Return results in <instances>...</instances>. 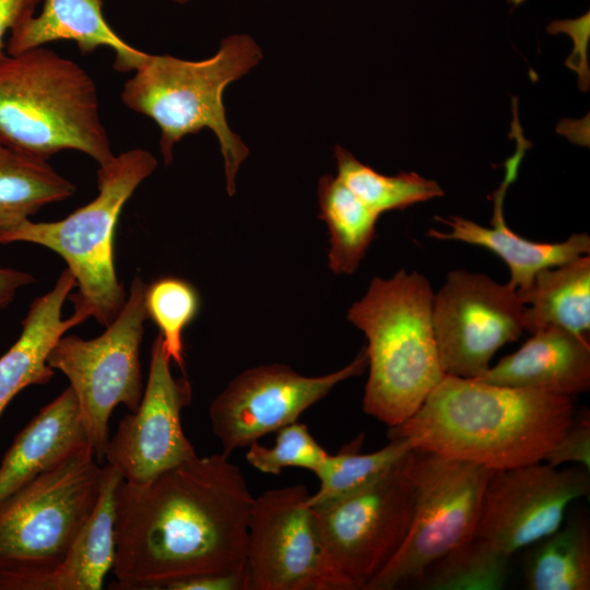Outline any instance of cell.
<instances>
[{
  "label": "cell",
  "instance_id": "1",
  "mask_svg": "<svg viewBox=\"0 0 590 590\" xmlns=\"http://www.w3.org/2000/svg\"><path fill=\"white\" fill-rule=\"evenodd\" d=\"M255 497L224 453L198 455L116 492L115 589L157 590L204 574L247 571Z\"/></svg>",
  "mask_w": 590,
  "mask_h": 590
},
{
  "label": "cell",
  "instance_id": "2",
  "mask_svg": "<svg viewBox=\"0 0 590 590\" xmlns=\"http://www.w3.org/2000/svg\"><path fill=\"white\" fill-rule=\"evenodd\" d=\"M573 417L571 397L445 375L388 436L495 471L543 461Z\"/></svg>",
  "mask_w": 590,
  "mask_h": 590
},
{
  "label": "cell",
  "instance_id": "3",
  "mask_svg": "<svg viewBox=\"0 0 590 590\" xmlns=\"http://www.w3.org/2000/svg\"><path fill=\"white\" fill-rule=\"evenodd\" d=\"M428 279L399 270L375 276L347 320L367 338L368 379L363 409L389 427L412 417L444 378L433 328Z\"/></svg>",
  "mask_w": 590,
  "mask_h": 590
},
{
  "label": "cell",
  "instance_id": "4",
  "mask_svg": "<svg viewBox=\"0 0 590 590\" xmlns=\"http://www.w3.org/2000/svg\"><path fill=\"white\" fill-rule=\"evenodd\" d=\"M261 59L260 46L247 34L223 38L212 57L197 61L148 54L125 82L120 98L126 107L157 125L165 165L172 163L174 146L181 139L210 129L223 156L226 191L233 197L249 149L229 128L223 95Z\"/></svg>",
  "mask_w": 590,
  "mask_h": 590
},
{
  "label": "cell",
  "instance_id": "5",
  "mask_svg": "<svg viewBox=\"0 0 590 590\" xmlns=\"http://www.w3.org/2000/svg\"><path fill=\"white\" fill-rule=\"evenodd\" d=\"M0 142L45 160L63 150L98 165L115 156L93 78L44 46L0 56Z\"/></svg>",
  "mask_w": 590,
  "mask_h": 590
},
{
  "label": "cell",
  "instance_id": "6",
  "mask_svg": "<svg viewBox=\"0 0 590 590\" xmlns=\"http://www.w3.org/2000/svg\"><path fill=\"white\" fill-rule=\"evenodd\" d=\"M157 167L155 156L131 149L99 165L97 196L62 220L30 219L0 233V244L32 243L52 250L75 279L69 295L74 311L108 326L121 310L127 293L114 263V234L123 205Z\"/></svg>",
  "mask_w": 590,
  "mask_h": 590
},
{
  "label": "cell",
  "instance_id": "7",
  "mask_svg": "<svg viewBox=\"0 0 590 590\" xmlns=\"http://www.w3.org/2000/svg\"><path fill=\"white\" fill-rule=\"evenodd\" d=\"M102 467L86 447L0 503V590H46L96 504Z\"/></svg>",
  "mask_w": 590,
  "mask_h": 590
},
{
  "label": "cell",
  "instance_id": "8",
  "mask_svg": "<svg viewBox=\"0 0 590 590\" xmlns=\"http://www.w3.org/2000/svg\"><path fill=\"white\" fill-rule=\"evenodd\" d=\"M145 288L137 274L121 310L101 335L86 340L63 334L47 356L48 365L69 380L98 463L105 460L115 408L123 404L133 412L142 399L140 346L149 319Z\"/></svg>",
  "mask_w": 590,
  "mask_h": 590
},
{
  "label": "cell",
  "instance_id": "9",
  "mask_svg": "<svg viewBox=\"0 0 590 590\" xmlns=\"http://www.w3.org/2000/svg\"><path fill=\"white\" fill-rule=\"evenodd\" d=\"M409 465L415 494L409 532L365 590H391L416 581L476 532L484 489L494 470L416 448Z\"/></svg>",
  "mask_w": 590,
  "mask_h": 590
},
{
  "label": "cell",
  "instance_id": "10",
  "mask_svg": "<svg viewBox=\"0 0 590 590\" xmlns=\"http://www.w3.org/2000/svg\"><path fill=\"white\" fill-rule=\"evenodd\" d=\"M411 451L370 484L311 507L324 551L347 590H365L409 532L415 500Z\"/></svg>",
  "mask_w": 590,
  "mask_h": 590
},
{
  "label": "cell",
  "instance_id": "11",
  "mask_svg": "<svg viewBox=\"0 0 590 590\" xmlns=\"http://www.w3.org/2000/svg\"><path fill=\"white\" fill-rule=\"evenodd\" d=\"M309 496L297 484L255 497L247 538L251 590H347L324 551Z\"/></svg>",
  "mask_w": 590,
  "mask_h": 590
},
{
  "label": "cell",
  "instance_id": "12",
  "mask_svg": "<svg viewBox=\"0 0 590 590\" xmlns=\"http://www.w3.org/2000/svg\"><path fill=\"white\" fill-rule=\"evenodd\" d=\"M524 304L508 283L453 270L434 294L433 328L445 375L474 379L523 332Z\"/></svg>",
  "mask_w": 590,
  "mask_h": 590
},
{
  "label": "cell",
  "instance_id": "13",
  "mask_svg": "<svg viewBox=\"0 0 590 590\" xmlns=\"http://www.w3.org/2000/svg\"><path fill=\"white\" fill-rule=\"evenodd\" d=\"M367 368L365 346L355 358L333 373L304 376L284 364L260 365L237 375L209 408L212 432L222 453L229 456L264 435L297 422L302 413L340 382Z\"/></svg>",
  "mask_w": 590,
  "mask_h": 590
},
{
  "label": "cell",
  "instance_id": "14",
  "mask_svg": "<svg viewBox=\"0 0 590 590\" xmlns=\"http://www.w3.org/2000/svg\"><path fill=\"white\" fill-rule=\"evenodd\" d=\"M589 470L544 461L492 472L475 534L511 556L562 527L568 506L589 496Z\"/></svg>",
  "mask_w": 590,
  "mask_h": 590
},
{
  "label": "cell",
  "instance_id": "15",
  "mask_svg": "<svg viewBox=\"0 0 590 590\" xmlns=\"http://www.w3.org/2000/svg\"><path fill=\"white\" fill-rule=\"evenodd\" d=\"M170 362L158 334L152 344L141 402L120 420L109 437L105 460L128 483H146L197 456L181 425V412L191 402L192 388L185 376H173Z\"/></svg>",
  "mask_w": 590,
  "mask_h": 590
},
{
  "label": "cell",
  "instance_id": "16",
  "mask_svg": "<svg viewBox=\"0 0 590 590\" xmlns=\"http://www.w3.org/2000/svg\"><path fill=\"white\" fill-rule=\"evenodd\" d=\"M520 155L508 163L506 179L495 193L492 227H485L472 220L451 215L436 220L449 226V232L430 228L427 236L440 240H458L480 246L497 255L508 267V284L518 293L527 291L539 271L571 261L590 251V236L586 233L573 234L562 243H536L528 240L511 231L503 215V199L510 181L514 180Z\"/></svg>",
  "mask_w": 590,
  "mask_h": 590
},
{
  "label": "cell",
  "instance_id": "17",
  "mask_svg": "<svg viewBox=\"0 0 590 590\" xmlns=\"http://www.w3.org/2000/svg\"><path fill=\"white\" fill-rule=\"evenodd\" d=\"M531 335L519 350L474 379L567 397L589 390V338L557 327L542 328Z\"/></svg>",
  "mask_w": 590,
  "mask_h": 590
},
{
  "label": "cell",
  "instance_id": "18",
  "mask_svg": "<svg viewBox=\"0 0 590 590\" xmlns=\"http://www.w3.org/2000/svg\"><path fill=\"white\" fill-rule=\"evenodd\" d=\"M91 447L78 400L67 387L19 432L0 463V503L16 489Z\"/></svg>",
  "mask_w": 590,
  "mask_h": 590
},
{
  "label": "cell",
  "instance_id": "19",
  "mask_svg": "<svg viewBox=\"0 0 590 590\" xmlns=\"http://www.w3.org/2000/svg\"><path fill=\"white\" fill-rule=\"evenodd\" d=\"M75 279L67 268L54 287L35 298L22 320V331L13 345L0 356V415L24 388L46 385L55 375L47 356L60 337L88 317L79 311L62 319V307Z\"/></svg>",
  "mask_w": 590,
  "mask_h": 590
},
{
  "label": "cell",
  "instance_id": "20",
  "mask_svg": "<svg viewBox=\"0 0 590 590\" xmlns=\"http://www.w3.org/2000/svg\"><path fill=\"white\" fill-rule=\"evenodd\" d=\"M103 0H44L38 15L25 20L10 32L8 54H17L58 40L74 42L82 55L99 47L115 54V70L133 71L146 57L120 37L103 14Z\"/></svg>",
  "mask_w": 590,
  "mask_h": 590
},
{
  "label": "cell",
  "instance_id": "21",
  "mask_svg": "<svg viewBox=\"0 0 590 590\" xmlns=\"http://www.w3.org/2000/svg\"><path fill=\"white\" fill-rule=\"evenodd\" d=\"M121 474L106 463L96 504L47 580L46 590H99L116 556V492Z\"/></svg>",
  "mask_w": 590,
  "mask_h": 590
},
{
  "label": "cell",
  "instance_id": "22",
  "mask_svg": "<svg viewBox=\"0 0 590 590\" xmlns=\"http://www.w3.org/2000/svg\"><path fill=\"white\" fill-rule=\"evenodd\" d=\"M518 293V292H517ZM524 304L523 331L557 327L589 338L590 257L542 269L531 286L518 293Z\"/></svg>",
  "mask_w": 590,
  "mask_h": 590
},
{
  "label": "cell",
  "instance_id": "23",
  "mask_svg": "<svg viewBox=\"0 0 590 590\" xmlns=\"http://www.w3.org/2000/svg\"><path fill=\"white\" fill-rule=\"evenodd\" d=\"M75 186L48 162L0 142V233L43 206L70 198Z\"/></svg>",
  "mask_w": 590,
  "mask_h": 590
},
{
  "label": "cell",
  "instance_id": "24",
  "mask_svg": "<svg viewBox=\"0 0 590 590\" xmlns=\"http://www.w3.org/2000/svg\"><path fill=\"white\" fill-rule=\"evenodd\" d=\"M318 202L319 217L329 229V268L335 274H352L375 237L380 215L331 175L319 179Z\"/></svg>",
  "mask_w": 590,
  "mask_h": 590
},
{
  "label": "cell",
  "instance_id": "25",
  "mask_svg": "<svg viewBox=\"0 0 590 590\" xmlns=\"http://www.w3.org/2000/svg\"><path fill=\"white\" fill-rule=\"evenodd\" d=\"M524 570L530 590H589L590 533L582 519L539 541Z\"/></svg>",
  "mask_w": 590,
  "mask_h": 590
},
{
  "label": "cell",
  "instance_id": "26",
  "mask_svg": "<svg viewBox=\"0 0 590 590\" xmlns=\"http://www.w3.org/2000/svg\"><path fill=\"white\" fill-rule=\"evenodd\" d=\"M333 154L337 177L379 215L404 210L444 194L442 188L435 180L414 172L387 176L362 163L340 145L334 146Z\"/></svg>",
  "mask_w": 590,
  "mask_h": 590
},
{
  "label": "cell",
  "instance_id": "27",
  "mask_svg": "<svg viewBox=\"0 0 590 590\" xmlns=\"http://www.w3.org/2000/svg\"><path fill=\"white\" fill-rule=\"evenodd\" d=\"M363 434L338 453L324 458L315 474L319 479V488L309 496L311 507L349 495L381 476L399 460L414 449L408 438H391L384 448L361 453Z\"/></svg>",
  "mask_w": 590,
  "mask_h": 590
},
{
  "label": "cell",
  "instance_id": "28",
  "mask_svg": "<svg viewBox=\"0 0 590 590\" xmlns=\"http://www.w3.org/2000/svg\"><path fill=\"white\" fill-rule=\"evenodd\" d=\"M510 555L474 534L416 580L428 590H498L508 578Z\"/></svg>",
  "mask_w": 590,
  "mask_h": 590
},
{
  "label": "cell",
  "instance_id": "29",
  "mask_svg": "<svg viewBox=\"0 0 590 590\" xmlns=\"http://www.w3.org/2000/svg\"><path fill=\"white\" fill-rule=\"evenodd\" d=\"M144 304L149 318L160 330L168 356L185 370L182 334L199 311L197 290L184 279L163 276L146 284Z\"/></svg>",
  "mask_w": 590,
  "mask_h": 590
},
{
  "label": "cell",
  "instance_id": "30",
  "mask_svg": "<svg viewBox=\"0 0 590 590\" xmlns=\"http://www.w3.org/2000/svg\"><path fill=\"white\" fill-rule=\"evenodd\" d=\"M327 456L307 425L294 422L276 430L272 447L258 441L250 444L246 460L266 474H280L284 468H302L315 473Z\"/></svg>",
  "mask_w": 590,
  "mask_h": 590
},
{
  "label": "cell",
  "instance_id": "31",
  "mask_svg": "<svg viewBox=\"0 0 590 590\" xmlns=\"http://www.w3.org/2000/svg\"><path fill=\"white\" fill-rule=\"evenodd\" d=\"M544 462L558 468L564 463H578L590 471L589 411L573 417L569 426L545 456Z\"/></svg>",
  "mask_w": 590,
  "mask_h": 590
},
{
  "label": "cell",
  "instance_id": "32",
  "mask_svg": "<svg viewBox=\"0 0 590 590\" xmlns=\"http://www.w3.org/2000/svg\"><path fill=\"white\" fill-rule=\"evenodd\" d=\"M589 12L580 17L571 20L554 21L547 26V32L566 33L574 38L575 49L567 59V67L578 73L579 85L583 84L582 90L589 86V69L587 62V44L589 39Z\"/></svg>",
  "mask_w": 590,
  "mask_h": 590
},
{
  "label": "cell",
  "instance_id": "33",
  "mask_svg": "<svg viewBox=\"0 0 590 590\" xmlns=\"http://www.w3.org/2000/svg\"><path fill=\"white\" fill-rule=\"evenodd\" d=\"M168 590H251L249 571L204 574L169 582Z\"/></svg>",
  "mask_w": 590,
  "mask_h": 590
},
{
  "label": "cell",
  "instance_id": "34",
  "mask_svg": "<svg viewBox=\"0 0 590 590\" xmlns=\"http://www.w3.org/2000/svg\"><path fill=\"white\" fill-rule=\"evenodd\" d=\"M44 0H0V56L4 54V36L35 14Z\"/></svg>",
  "mask_w": 590,
  "mask_h": 590
},
{
  "label": "cell",
  "instance_id": "35",
  "mask_svg": "<svg viewBox=\"0 0 590 590\" xmlns=\"http://www.w3.org/2000/svg\"><path fill=\"white\" fill-rule=\"evenodd\" d=\"M34 282L35 278L28 272L0 267V310L13 302L20 288Z\"/></svg>",
  "mask_w": 590,
  "mask_h": 590
},
{
  "label": "cell",
  "instance_id": "36",
  "mask_svg": "<svg viewBox=\"0 0 590 590\" xmlns=\"http://www.w3.org/2000/svg\"><path fill=\"white\" fill-rule=\"evenodd\" d=\"M168 1H172V2L177 3V4H187L191 0H168Z\"/></svg>",
  "mask_w": 590,
  "mask_h": 590
}]
</instances>
